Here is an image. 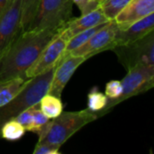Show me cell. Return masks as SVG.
I'll return each mask as SVG.
<instances>
[{
  "mask_svg": "<svg viewBox=\"0 0 154 154\" xmlns=\"http://www.w3.org/2000/svg\"><path fill=\"white\" fill-rule=\"evenodd\" d=\"M87 59L85 57L72 55H68L61 59L56 65L48 94L60 98L62 91L70 78L77 69Z\"/></svg>",
  "mask_w": 154,
  "mask_h": 154,
  "instance_id": "cell-10",
  "label": "cell"
},
{
  "mask_svg": "<svg viewBox=\"0 0 154 154\" xmlns=\"http://www.w3.org/2000/svg\"><path fill=\"white\" fill-rule=\"evenodd\" d=\"M41 0H22L21 32H26L32 21Z\"/></svg>",
  "mask_w": 154,
  "mask_h": 154,
  "instance_id": "cell-16",
  "label": "cell"
},
{
  "mask_svg": "<svg viewBox=\"0 0 154 154\" xmlns=\"http://www.w3.org/2000/svg\"><path fill=\"white\" fill-rule=\"evenodd\" d=\"M12 0H0V16L3 14V13L5 11V9L8 7Z\"/></svg>",
  "mask_w": 154,
  "mask_h": 154,
  "instance_id": "cell-25",
  "label": "cell"
},
{
  "mask_svg": "<svg viewBox=\"0 0 154 154\" xmlns=\"http://www.w3.org/2000/svg\"><path fill=\"white\" fill-rule=\"evenodd\" d=\"M154 13V0H132L116 17L118 29L122 30Z\"/></svg>",
  "mask_w": 154,
  "mask_h": 154,
  "instance_id": "cell-12",
  "label": "cell"
},
{
  "mask_svg": "<svg viewBox=\"0 0 154 154\" xmlns=\"http://www.w3.org/2000/svg\"><path fill=\"white\" fill-rule=\"evenodd\" d=\"M117 30L118 27L116 21H109L105 26L94 33L87 42L73 50L68 55L82 56L88 60L93 55L100 53L104 51L112 50V42L115 39V35Z\"/></svg>",
  "mask_w": 154,
  "mask_h": 154,
  "instance_id": "cell-7",
  "label": "cell"
},
{
  "mask_svg": "<svg viewBox=\"0 0 154 154\" xmlns=\"http://www.w3.org/2000/svg\"><path fill=\"white\" fill-rule=\"evenodd\" d=\"M22 0H12L0 16V56L21 32Z\"/></svg>",
  "mask_w": 154,
  "mask_h": 154,
  "instance_id": "cell-9",
  "label": "cell"
},
{
  "mask_svg": "<svg viewBox=\"0 0 154 154\" xmlns=\"http://www.w3.org/2000/svg\"><path fill=\"white\" fill-rule=\"evenodd\" d=\"M131 1L132 0H103L99 5V8L104 15L109 21H112L116 19Z\"/></svg>",
  "mask_w": 154,
  "mask_h": 154,
  "instance_id": "cell-17",
  "label": "cell"
},
{
  "mask_svg": "<svg viewBox=\"0 0 154 154\" xmlns=\"http://www.w3.org/2000/svg\"><path fill=\"white\" fill-rule=\"evenodd\" d=\"M38 106H39V105L35 106L33 108V127H32V132L37 133V134L50 121V119L42 112V110Z\"/></svg>",
  "mask_w": 154,
  "mask_h": 154,
  "instance_id": "cell-22",
  "label": "cell"
},
{
  "mask_svg": "<svg viewBox=\"0 0 154 154\" xmlns=\"http://www.w3.org/2000/svg\"><path fill=\"white\" fill-rule=\"evenodd\" d=\"M153 31L140 41L127 46H120L113 51L117 52L120 61L130 69L136 65H147L154 67Z\"/></svg>",
  "mask_w": 154,
  "mask_h": 154,
  "instance_id": "cell-6",
  "label": "cell"
},
{
  "mask_svg": "<svg viewBox=\"0 0 154 154\" xmlns=\"http://www.w3.org/2000/svg\"><path fill=\"white\" fill-rule=\"evenodd\" d=\"M67 42L68 39L60 32L48 43L35 62L26 70L25 77L28 79L33 78L57 65L65 51Z\"/></svg>",
  "mask_w": 154,
  "mask_h": 154,
  "instance_id": "cell-8",
  "label": "cell"
},
{
  "mask_svg": "<svg viewBox=\"0 0 154 154\" xmlns=\"http://www.w3.org/2000/svg\"><path fill=\"white\" fill-rule=\"evenodd\" d=\"M64 26L42 31L21 32L0 56V85L18 77L26 78V70Z\"/></svg>",
  "mask_w": 154,
  "mask_h": 154,
  "instance_id": "cell-1",
  "label": "cell"
},
{
  "mask_svg": "<svg viewBox=\"0 0 154 154\" xmlns=\"http://www.w3.org/2000/svg\"><path fill=\"white\" fill-rule=\"evenodd\" d=\"M25 134L24 128L14 119L5 122L0 130V137L6 141H17Z\"/></svg>",
  "mask_w": 154,
  "mask_h": 154,
  "instance_id": "cell-18",
  "label": "cell"
},
{
  "mask_svg": "<svg viewBox=\"0 0 154 154\" xmlns=\"http://www.w3.org/2000/svg\"><path fill=\"white\" fill-rule=\"evenodd\" d=\"M40 109L49 118L53 119L59 116L63 111L62 103L60 97L46 94L39 103Z\"/></svg>",
  "mask_w": 154,
  "mask_h": 154,
  "instance_id": "cell-15",
  "label": "cell"
},
{
  "mask_svg": "<svg viewBox=\"0 0 154 154\" xmlns=\"http://www.w3.org/2000/svg\"><path fill=\"white\" fill-rule=\"evenodd\" d=\"M60 148L48 144V143H37L33 154H59Z\"/></svg>",
  "mask_w": 154,
  "mask_h": 154,
  "instance_id": "cell-24",
  "label": "cell"
},
{
  "mask_svg": "<svg viewBox=\"0 0 154 154\" xmlns=\"http://www.w3.org/2000/svg\"><path fill=\"white\" fill-rule=\"evenodd\" d=\"M107 105V97L93 88L88 96V110L93 113L102 112Z\"/></svg>",
  "mask_w": 154,
  "mask_h": 154,
  "instance_id": "cell-19",
  "label": "cell"
},
{
  "mask_svg": "<svg viewBox=\"0 0 154 154\" xmlns=\"http://www.w3.org/2000/svg\"><path fill=\"white\" fill-rule=\"evenodd\" d=\"M107 22H109V20L104 15L101 9L97 8L88 14H81L80 17L74 19L70 18L62 29L61 34L69 41L71 37L80 32Z\"/></svg>",
  "mask_w": 154,
  "mask_h": 154,
  "instance_id": "cell-13",
  "label": "cell"
},
{
  "mask_svg": "<svg viewBox=\"0 0 154 154\" xmlns=\"http://www.w3.org/2000/svg\"><path fill=\"white\" fill-rule=\"evenodd\" d=\"M34 106H32L30 108H27L26 110L20 113L14 120L19 123L25 131H32L33 127V108Z\"/></svg>",
  "mask_w": 154,
  "mask_h": 154,
  "instance_id": "cell-20",
  "label": "cell"
},
{
  "mask_svg": "<svg viewBox=\"0 0 154 154\" xmlns=\"http://www.w3.org/2000/svg\"><path fill=\"white\" fill-rule=\"evenodd\" d=\"M97 118V113L90 112L88 109L73 112L62 111L59 116L50 119L38 133L37 143H48L60 148L73 134Z\"/></svg>",
  "mask_w": 154,
  "mask_h": 154,
  "instance_id": "cell-2",
  "label": "cell"
},
{
  "mask_svg": "<svg viewBox=\"0 0 154 154\" xmlns=\"http://www.w3.org/2000/svg\"><path fill=\"white\" fill-rule=\"evenodd\" d=\"M122 92H123V88H122L121 81L118 80L109 81L106 86V94H105L107 97V98L110 99V101L109 102L107 101V103H111L116 100L118 97H120Z\"/></svg>",
  "mask_w": 154,
  "mask_h": 154,
  "instance_id": "cell-21",
  "label": "cell"
},
{
  "mask_svg": "<svg viewBox=\"0 0 154 154\" xmlns=\"http://www.w3.org/2000/svg\"><path fill=\"white\" fill-rule=\"evenodd\" d=\"M72 2L79 7L81 14H88L99 8L100 5L98 0H72Z\"/></svg>",
  "mask_w": 154,
  "mask_h": 154,
  "instance_id": "cell-23",
  "label": "cell"
},
{
  "mask_svg": "<svg viewBox=\"0 0 154 154\" xmlns=\"http://www.w3.org/2000/svg\"><path fill=\"white\" fill-rule=\"evenodd\" d=\"M56 65L45 72L31 78L21 92L8 104L0 107V130L3 125L14 119L20 113L39 105L41 99L48 94Z\"/></svg>",
  "mask_w": 154,
  "mask_h": 154,
  "instance_id": "cell-3",
  "label": "cell"
},
{
  "mask_svg": "<svg viewBox=\"0 0 154 154\" xmlns=\"http://www.w3.org/2000/svg\"><path fill=\"white\" fill-rule=\"evenodd\" d=\"M154 29V13L140 19L125 29H118L112 42V50L120 46H127L136 42L152 32Z\"/></svg>",
  "mask_w": 154,
  "mask_h": 154,
  "instance_id": "cell-11",
  "label": "cell"
},
{
  "mask_svg": "<svg viewBox=\"0 0 154 154\" xmlns=\"http://www.w3.org/2000/svg\"><path fill=\"white\" fill-rule=\"evenodd\" d=\"M30 79L18 77L0 85V107L13 100L25 87Z\"/></svg>",
  "mask_w": 154,
  "mask_h": 154,
  "instance_id": "cell-14",
  "label": "cell"
},
{
  "mask_svg": "<svg viewBox=\"0 0 154 154\" xmlns=\"http://www.w3.org/2000/svg\"><path fill=\"white\" fill-rule=\"evenodd\" d=\"M72 0H41L27 31L60 28L70 19Z\"/></svg>",
  "mask_w": 154,
  "mask_h": 154,
  "instance_id": "cell-4",
  "label": "cell"
},
{
  "mask_svg": "<svg viewBox=\"0 0 154 154\" xmlns=\"http://www.w3.org/2000/svg\"><path fill=\"white\" fill-rule=\"evenodd\" d=\"M98 1H99V2H100V3H101V2H102V1H103V0H98Z\"/></svg>",
  "mask_w": 154,
  "mask_h": 154,
  "instance_id": "cell-26",
  "label": "cell"
},
{
  "mask_svg": "<svg viewBox=\"0 0 154 154\" xmlns=\"http://www.w3.org/2000/svg\"><path fill=\"white\" fill-rule=\"evenodd\" d=\"M154 67L147 65H136L127 69V74L121 80L123 92L120 97L111 103H107L103 111H108L114 106L125 99L139 95L153 87Z\"/></svg>",
  "mask_w": 154,
  "mask_h": 154,
  "instance_id": "cell-5",
  "label": "cell"
}]
</instances>
